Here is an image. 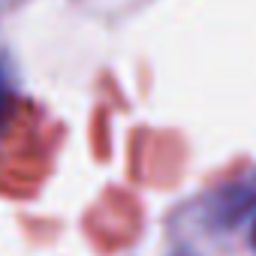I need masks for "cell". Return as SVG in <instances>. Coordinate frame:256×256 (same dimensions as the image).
Wrapping results in <instances>:
<instances>
[{
  "label": "cell",
  "instance_id": "7a4b0ae2",
  "mask_svg": "<svg viewBox=\"0 0 256 256\" xmlns=\"http://www.w3.org/2000/svg\"><path fill=\"white\" fill-rule=\"evenodd\" d=\"M253 244H256V226H253Z\"/></svg>",
  "mask_w": 256,
  "mask_h": 256
},
{
  "label": "cell",
  "instance_id": "6da1fadb",
  "mask_svg": "<svg viewBox=\"0 0 256 256\" xmlns=\"http://www.w3.org/2000/svg\"><path fill=\"white\" fill-rule=\"evenodd\" d=\"M6 100H10V84H6L4 70H0V114H4V108H6Z\"/></svg>",
  "mask_w": 256,
  "mask_h": 256
}]
</instances>
